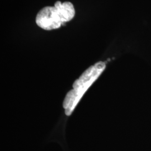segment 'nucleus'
I'll list each match as a JSON object with an SVG mask.
<instances>
[{"mask_svg": "<svg viewBox=\"0 0 151 151\" xmlns=\"http://www.w3.org/2000/svg\"><path fill=\"white\" fill-rule=\"evenodd\" d=\"M106 67V63L105 62H98L88 68L75 81L73 89L67 93L63 103L67 116H70L72 114L85 93L102 75Z\"/></svg>", "mask_w": 151, "mask_h": 151, "instance_id": "f257e3e1", "label": "nucleus"}, {"mask_svg": "<svg viewBox=\"0 0 151 151\" xmlns=\"http://www.w3.org/2000/svg\"><path fill=\"white\" fill-rule=\"evenodd\" d=\"M35 22L39 27L45 30L58 29L63 24L54 6H47L41 9L37 15Z\"/></svg>", "mask_w": 151, "mask_h": 151, "instance_id": "f03ea898", "label": "nucleus"}, {"mask_svg": "<svg viewBox=\"0 0 151 151\" xmlns=\"http://www.w3.org/2000/svg\"><path fill=\"white\" fill-rule=\"evenodd\" d=\"M54 6L57 10L62 24L70 22L75 17V9L73 5L70 2H61L58 1L54 4Z\"/></svg>", "mask_w": 151, "mask_h": 151, "instance_id": "7ed1b4c3", "label": "nucleus"}]
</instances>
